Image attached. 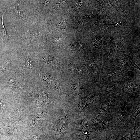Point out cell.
Listing matches in <instances>:
<instances>
[{
	"label": "cell",
	"mask_w": 140,
	"mask_h": 140,
	"mask_svg": "<svg viewBox=\"0 0 140 140\" xmlns=\"http://www.w3.org/2000/svg\"><path fill=\"white\" fill-rule=\"evenodd\" d=\"M44 60L45 62L53 66H57L59 64L58 60L54 57H48L45 58Z\"/></svg>",
	"instance_id": "4fadbf2b"
},
{
	"label": "cell",
	"mask_w": 140,
	"mask_h": 140,
	"mask_svg": "<svg viewBox=\"0 0 140 140\" xmlns=\"http://www.w3.org/2000/svg\"><path fill=\"white\" fill-rule=\"evenodd\" d=\"M126 88L130 93L135 96H138V94L137 89L133 82L130 81L127 82L126 85Z\"/></svg>",
	"instance_id": "9c48e42d"
},
{
	"label": "cell",
	"mask_w": 140,
	"mask_h": 140,
	"mask_svg": "<svg viewBox=\"0 0 140 140\" xmlns=\"http://www.w3.org/2000/svg\"><path fill=\"white\" fill-rule=\"evenodd\" d=\"M133 133L126 134L120 140H140V128L138 126L134 128Z\"/></svg>",
	"instance_id": "8992f818"
},
{
	"label": "cell",
	"mask_w": 140,
	"mask_h": 140,
	"mask_svg": "<svg viewBox=\"0 0 140 140\" xmlns=\"http://www.w3.org/2000/svg\"><path fill=\"white\" fill-rule=\"evenodd\" d=\"M120 64L123 66H131L138 69L140 70L139 68L135 63L130 58H125L121 59L119 61Z\"/></svg>",
	"instance_id": "52a82bcc"
},
{
	"label": "cell",
	"mask_w": 140,
	"mask_h": 140,
	"mask_svg": "<svg viewBox=\"0 0 140 140\" xmlns=\"http://www.w3.org/2000/svg\"><path fill=\"white\" fill-rule=\"evenodd\" d=\"M14 8L16 12L18 15L25 19H28L29 17L25 15L21 9L19 7L18 5L15 4L14 5Z\"/></svg>",
	"instance_id": "5bb4252c"
},
{
	"label": "cell",
	"mask_w": 140,
	"mask_h": 140,
	"mask_svg": "<svg viewBox=\"0 0 140 140\" xmlns=\"http://www.w3.org/2000/svg\"><path fill=\"white\" fill-rule=\"evenodd\" d=\"M119 76L124 78L128 76L131 78L134 77V72L132 71L123 70L118 68L113 69L108 72L107 74V77L110 79Z\"/></svg>",
	"instance_id": "277c9868"
},
{
	"label": "cell",
	"mask_w": 140,
	"mask_h": 140,
	"mask_svg": "<svg viewBox=\"0 0 140 140\" xmlns=\"http://www.w3.org/2000/svg\"><path fill=\"white\" fill-rule=\"evenodd\" d=\"M118 138L113 134L103 137H98V140H117Z\"/></svg>",
	"instance_id": "2e32d148"
},
{
	"label": "cell",
	"mask_w": 140,
	"mask_h": 140,
	"mask_svg": "<svg viewBox=\"0 0 140 140\" xmlns=\"http://www.w3.org/2000/svg\"><path fill=\"white\" fill-rule=\"evenodd\" d=\"M116 99L114 95L107 96L104 101L101 104L98 115H101L106 120H111L110 117V113L111 107Z\"/></svg>",
	"instance_id": "3957f363"
},
{
	"label": "cell",
	"mask_w": 140,
	"mask_h": 140,
	"mask_svg": "<svg viewBox=\"0 0 140 140\" xmlns=\"http://www.w3.org/2000/svg\"><path fill=\"white\" fill-rule=\"evenodd\" d=\"M115 124V122L109 123L105 120L102 121L98 115L93 119L92 125L98 137H103L112 134L111 130L114 128Z\"/></svg>",
	"instance_id": "6da1fadb"
},
{
	"label": "cell",
	"mask_w": 140,
	"mask_h": 140,
	"mask_svg": "<svg viewBox=\"0 0 140 140\" xmlns=\"http://www.w3.org/2000/svg\"><path fill=\"white\" fill-rule=\"evenodd\" d=\"M4 14L2 16V25L3 27V28L4 30L3 32H4V36H5V38L6 40H8L10 41V39L9 38V36L8 35V34L7 33V32L6 31V30L5 29V27L4 26L3 24V16L4 15Z\"/></svg>",
	"instance_id": "ac0fdd59"
},
{
	"label": "cell",
	"mask_w": 140,
	"mask_h": 140,
	"mask_svg": "<svg viewBox=\"0 0 140 140\" xmlns=\"http://www.w3.org/2000/svg\"><path fill=\"white\" fill-rule=\"evenodd\" d=\"M6 82L7 85L10 87L18 88L22 86L18 81L12 77L8 78Z\"/></svg>",
	"instance_id": "8fae6325"
},
{
	"label": "cell",
	"mask_w": 140,
	"mask_h": 140,
	"mask_svg": "<svg viewBox=\"0 0 140 140\" xmlns=\"http://www.w3.org/2000/svg\"><path fill=\"white\" fill-rule=\"evenodd\" d=\"M35 61L32 60L28 58L25 60L23 64V67L25 69H27L35 65Z\"/></svg>",
	"instance_id": "7c38bea8"
},
{
	"label": "cell",
	"mask_w": 140,
	"mask_h": 140,
	"mask_svg": "<svg viewBox=\"0 0 140 140\" xmlns=\"http://www.w3.org/2000/svg\"><path fill=\"white\" fill-rule=\"evenodd\" d=\"M140 105L137 109L123 123L125 127L127 128H134L135 121L137 115L140 113Z\"/></svg>",
	"instance_id": "5b68a950"
},
{
	"label": "cell",
	"mask_w": 140,
	"mask_h": 140,
	"mask_svg": "<svg viewBox=\"0 0 140 140\" xmlns=\"http://www.w3.org/2000/svg\"><path fill=\"white\" fill-rule=\"evenodd\" d=\"M68 65L69 69L72 71L76 72H78L80 71V69L79 67L76 65L69 63Z\"/></svg>",
	"instance_id": "e0dca14e"
},
{
	"label": "cell",
	"mask_w": 140,
	"mask_h": 140,
	"mask_svg": "<svg viewBox=\"0 0 140 140\" xmlns=\"http://www.w3.org/2000/svg\"><path fill=\"white\" fill-rule=\"evenodd\" d=\"M123 77L118 80L113 81L105 87L106 91L110 92L113 90L121 82L123 79Z\"/></svg>",
	"instance_id": "ba28073f"
},
{
	"label": "cell",
	"mask_w": 140,
	"mask_h": 140,
	"mask_svg": "<svg viewBox=\"0 0 140 140\" xmlns=\"http://www.w3.org/2000/svg\"><path fill=\"white\" fill-rule=\"evenodd\" d=\"M84 65L94 74L97 73L98 67L96 64L92 61H87L84 63Z\"/></svg>",
	"instance_id": "30bf717a"
},
{
	"label": "cell",
	"mask_w": 140,
	"mask_h": 140,
	"mask_svg": "<svg viewBox=\"0 0 140 140\" xmlns=\"http://www.w3.org/2000/svg\"><path fill=\"white\" fill-rule=\"evenodd\" d=\"M117 113V120L115 122V128L118 132L121 125L123 124L130 116L131 106L128 102L123 101L121 102Z\"/></svg>",
	"instance_id": "7a4b0ae2"
},
{
	"label": "cell",
	"mask_w": 140,
	"mask_h": 140,
	"mask_svg": "<svg viewBox=\"0 0 140 140\" xmlns=\"http://www.w3.org/2000/svg\"><path fill=\"white\" fill-rule=\"evenodd\" d=\"M94 96L92 95L88 97L84 102L83 107L84 108H87L92 103L94 99Z\"/></svg>",
	"instance_id": "9a60e30c"
}]
</instances>
